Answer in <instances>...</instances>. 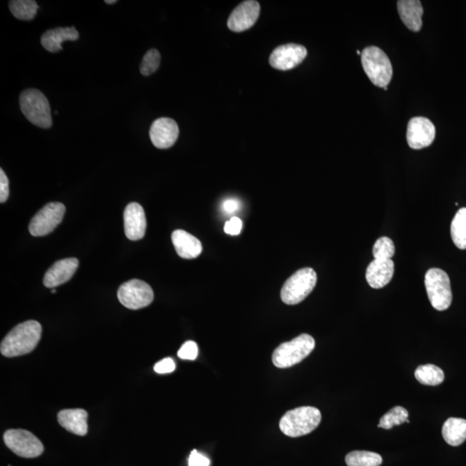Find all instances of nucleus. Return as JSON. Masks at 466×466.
Masks as SVG:
<instances>
[{"instance_id":"f257e3e1","label":"nucleus","mask_w":466,"mask_h":466,"mask_svg":"<svg viewBox=\"0 0 466 466\" xmlns=\"http://www.w3.org/2000/svg\"><path fill=\"white\" fill-rule=\"evenodd\" d=\"M41 336H42V325L39 322L36 321L23 322L13 328L3 339L0 352L6 358L28 354L39 345Z\"/></svg>"},{"instance_id":"f03ea898","label":"nucleus","mask_w":466,"mask_h":466,"mask_svg":"<svg viewBox=\"0 0 466 466\" xmlns=\"http://www.w3.org/2000/svg\"><path fill=\"white\" fill-rule=\"evenodd\" d=\"M321 421V411L314 407H300L287 411L280 421V429L287 436L297 438L316 429Z\"/></svg>"},{"instance_id":"7ed1b4c3","label":"nucleus","mask_w":466,"mask_h":466,"mask_svg":"<svg viewBox=\"0 0 466 466\" xmlns=\"http://www.w3.org/2000/svg\"><path fill=\"white\" fill-rule=\"evenodd\" d=\"M315 341L303 334L290 342L283 343L273 352L272 362L277 368L286 369L299 364L313 352Z\"/></svg>"},{"instance_id":"20e7f679","label":"nucleus","mask_w":466,"mask_h":466,"mask_svg":"<svg viewBox=\"0 0 466 466\" xmlns=\"http://www.w3.org/2000/svg\"><path fill=\"white\" fill-rule=\"evenodd\" d=\"M19 103L23 114L32 124L43 129L52 126L50 102L42 92L27 89L20 95Z\"/></svg>"},{"instance_id":"39448f33","label":"nucleus","mask_w":466,"mask_h":466,"mask_svg":"<svg viewBox=\"0 0 466 466\" xmlns=\"http://www.w3.org/2000/svg\"><path fill=\"white\" fill-rule=\"evenodd\" d=\"M362 66L373 84L385 88L392 81L393 68L388 56L378 47L365 48L361 54Z\"/></svg>"},{"instance_id":"423d86ee","label":"nucleus","mask_w":466,"mask_h":466,"mask_svg":"<svg viewBox=\"0 0 466 466\" xmlns=\"http://www.w3.org/2000/svg\"><path fill=\"white\" fill-rule=\"evenodd\" d=\"M317 283V274L312 268L297 270L284 283L281 298L284 303L296 305L310 296Z\"/></svg>"},{"instance_id":"0eeeda50","label":"nucleus","mask_w":466,"mask_h":466,"mask_svg":"<svg viewBox=\"0 0 466 466\" xmlns=\"http://www.w3.org/2000/svg\"><path fill=\"white\" fill-rule=\"evenodd\" d=\"M428 299L432 306L438 311H445L450 307L452 301L450 278L440 269H430L425 276Z\"/></svg>"},{"instance_id":"6e6552de","label":"nucleus","mask_w":466,"mask_h":466,"mask_svg":"<svg viewBox=\"0 0 466 466\" xmlns=\"http://www.w3.org/2000/svg\"><path fill=\"white\" fill-rule=\"evenodd\" d=\"M6 447L19 457H39L44 451L43 445L35 435L23 429H10L4 434Z\"/></svg>"},{"instance_id":"1a4fd4ad","label":"nucleus","mask_w":466,"mask_h":466,"mask_svg":"<svg viewBox=\"0 0 466 466\" xmlns=\"http://www.w3.org/2000/svg\"><path fill=\"white\" fill-rule=\"evenodd\" d=\"M118 298L123 306L129 310H138L152 304L154 292L148 283L141 280L133 279L119 287Z\"/></svg>"},{"instance_id":"9d476101","label":"nucleus","mask_w":466,"mask_h":466,"mask_svg":"<svg viewBox=\"0 0 466 466\" xmlns=\"http://www.w3.org/2000/svg\"><path fill=\"white\" fill-rule=\"evenodd\" d=\"M65 212L66 207L59 202H51L44 205L30 223V234L34 237H42L50 234L63 221Z\"/></svg>"},{"instance_id":"9b49d317","label":"nucleus","mask_w":466,"mask_h":466,"mask_svg":"<svg viewBox=\"0 0 466 466\" xmlns=\"http://www.w3.org/2000/svg\"><path fill=\"white\" fill-rule=\"evenodd\" d=\"M436 130L429 119L424 116L411 119L407 129V142L411 149L421 150L434 141Z\"/></svg>"},{"instance_id":"f8f14e48","label":"nucleus","mask_w":466,"mask_h":466,"mask_svg":"<svg viewBox=\"0 0 466 466\" xmlns=\"http://www.w3.org/2000/svg\"><path fill=\"white\" fill-rule=\"evenodd\" d=\"M307 56L306 48L300 44L290 43L277 47L270 57V63L279 70H290L303 63Z\"/></svg>"},{"instance_id":"ddd939ff","label":"nucleus","mask_w":466,"mask_h":466,"mask_svg":"<svg viewBox=\"0 0 466 466\" xmlns=\"http://www.w3.org/2000/svg\"><path fill=\"white\" fill-rule=\"evenodd\" d=\"M260 14V5L255 0L244 1L233 10L230 15L228 28L234 32H242L255 25Z\"/></svg>"},{"instance_id":"4468645a","label":"nucleus","mask_w":466,"mask_h":466,"mask_svg":"<svg viewBox=\"0 0 466 466\" xmlns=\"http://www.w3.org/2000/svg\"><path fill=\"white\" fill-rule=\"evenodd\" d=\"M179 136V128L172 119L161 118L153 122L150 130V138L157 149H169Z\"/></svg>"},{"instance_id":"2eb2a0df","label":"nucleus","mask_w":466,"mask_h":466,"mask_svg":"<svg viewBox=\"0 0 466 466\" xmlns=\"http://www.w3.org/2000/svg\"><path fill=\"white\" fill-rule=\"evenodd\" d=\"M146 216L141 205L132 202L124 212V227L126 237L130 241H136L145 237L146 232Z\"/></svg>"},{"instance_id":"dca6fc26","label":"nucleus","mask_w":466,"mask_h":466,"mask_svg":"<svg viewBox=\"0 0 466 466\" xmlns=\"http://www.w3.org/2000/svg\"><path fill=\"white\" fill-rule=\"evenodd\" d=\"M79 266V260L71 258L60 260L50 267L44 276V286L54 289L68 282L74 275Z\"/></svg>"},{"instance_id":"f3484780","label":"nucleus","mask_w":466,"mask_h":466,"mask_svg":"<svg viewBox=\"0 0 466 466\" xmlns=\"http://www.w3.org/2000/svg\"><path fill=\"white\" fill-rule=\"evenodd\" d=\"M395 272V263L392 259H374L366 270V280L373 289H382L392 281Z\"/></svg>"},{"instance_id":"a211bd4d","label":"nucleus","mask_w":466,"mask_h":466,"mask_svg":"<svg viewBox=\"0 0 466 466\" xmlns=\"http://www.w3.org/2000/svg\"><path fill=\"white\" fill-rule=\"evenodd\" d=\"M87 411L81 409H64L57 414L58 423L70 433L85 436L88 434Z\"/></svg>"},{"instance_id":"6ab92c4d","label":"nucleus","mask_w":466,"mask_h":466,"mask_svg":"<svg viewBox=\"0 0 466 466\" xmlns=\"http://www.w3.org/2000/svg\"><path fill=\"white\" fill-rule=\"evenodd\" d=\"M80 35L74 26L57 27L44 32L41 37V43L49 52L57 53L63 50L61 43L66 41H77Z\"/></svg>"},{"instance_id":"aec40b11","label":"nucleus","mask_w":466,"mask_h":466,"mask_svg":"<svg viewBox=\"0 0 466 466\" xmlns=\"http://www.w3.org/2000/svg\"><path fill=\"white\" fill-rule=\"evenodd\" d=\"M172 243L177 254L184 259L198 258L202 252V245L194 236L183 230H176L172 233Z\"/></svg>"},{"instance_id":"412c9836","label":"nucleus","mask_w":466,"mask_h":466,"mask_svg":"<svg viewBox=\"0 0 466 466\" xmlns=\"http://www.w3.org/2000/svg\"><path fill=\"white\" fill-rule=\"evenodd\" d=\"M397 10L401 19L407 29L412 32H420L423 27V8L418 0H400L397 2Z\"/></svg>"},{"instance_id":"4be33fe9","label":"nucleus","mask_w":466,"mask_h":466,"mask_svg":"<svg viewBox=\"0 0 466 466\" xmlns=\"http://www.w3.org/2000/svg\"><path fill=\"white\" fill-rule=\"evenodd\" d=\"M442 435L445 441L452 447L464 443L466 440V420L449 418L442 427Z\"/></svg>"},{"instance_id":"5701e85b","label":"nucleus","mask_w":466,"mask_h":466,"mask_svg":"<svg viewBox=\"0 0 466 466\" xmlns=\"http://www.w3.org/2000/svg\"><path fill=\"white\" fill-rule=\"evenodd\" d=\"M414 376L423 385L437 386L443 383L444 372L434 365H421L416 369Z\"/></svg>"},{"instance_id":"b1692460","label":"nucleus","mask_w":466,"mask_h":466,"mask_svg":"<svg viewBox=\"0 0 466 466\" xmlns=\"http://www.w3.org/2000/svg\"><path fill=\"white\" fill-rule=\"evenodd\" d=\"M451 236L458 249L466 250V208L459 209L452 219Z\"/></svg>"},{"instance_id":"393cba45","label":"nucleus","mask_w":466,"mask_h":466,"mask_svg":"<svg viewBox=\"0 0 466 466\" xmlns=\"http://www.w3.org/2000/svg\"><path fill=\"white\" fill-rule=\"evenodd\" d=\"M9 8L16 19L29 21L35 18L39 6L34 0H12L9 3Z\"/></svg>"},{"instance_id":"a878e982","label":"nucleus","mask_w":466,"mask_h":466,"mask_svg":"<svg viewBox=\"0 0 466 466\" xmlns=\"http://www.w3.org/2000/svg\"><path fill=\"white\" fill-rule=\"evenodd\" d=\"M348 466H380L382 465L381 455L368 451H354L345 457Z\"/></svg>"},{"instance_id":"bb28decb","label":"nucleus","mask_w":466,"mask_h":466,"mask_svg":"<svg viewBox=\"0 0 466 466\" xmlns=\"http://www.w3.org/2000/svg\"><path fill=\"white\" fill-rule=\"evenodd\" d=\"M407 417H409V412L407 409L403 407L396 406L381 418L378 427L383 429H392V427L399 426L404 423H409L410 421L407 420Z\"/></svg>"},{"instance_id":"cd10ccee","label":"nucleus","mask_w":466,"mask_h":466,"mask_svg":"<svg viewBox=\"0 0 466 466\" xmlns=\"http://www.w3.org/2000/svg\"><path fill=\"white\" fill-rule=\"evenodd\" d=\"M395 245L389 238L382 237L378 239L373 247L374 259H392L395 255Z\"/></svg>"},{"instance_id":"c85d7f7f","label":"nucleus","mask_w":466,"mask_h":466,"mask_svg":"<svg viewBox=\"0 0 466 466\" xmlns=\"http://www.w3.org/2000/svg\"><path fill=\"white\" fill-rule=\"evenodd\" d=\"M160 63L161 54L159 51L155 49L150 50L143 58L140 72L145 77H149L159 70Z\"/></svg>"},{"instance_id":"c756f323","label":"nucleus","mask_w":466,"mask_h":466,"mask_svg":"<svg viewBox=\"0 0 466 466\" xmlns=\"http://www.w3.org/2000/svg\"><path fill=\"white\" fill-rule=\"evenodd\" d=\"M199 349L196 343L194 341H187L181 346L178 352V357L187 361H194L197 358Z\"/></svg>"},{"instance_id":"7c9ffc66","label":"nucleus","mask_w":466,"mask_h":466,"mask_svg":"<svg viewBox=\"0 0 466 466\" xmlns=\"http://www.w3.org/2000/svg\"><path fill=\"white\" fill-rule=\"evenodd\" d=\"M154 369L159 374H166V373H171L176 369V363L171 358H166L163 361L156 363L154 366Z\"/></svg>"},{"instance_id":"2f4dec72","label":"nucleus","mask_w":466,"mask_h":466,"mask_svg":"<svg viewBox=\"0 0 466 466\" xmlns=\"http://www.w3.org/2000/svg\"><path fill=\"white\" fill-rule=\"evenodd\" d=\"M224 230L225 233L229 235H239L242 230L241 219L238 217H232L230 221L225 222Z\"/></svg>"},{"instance_id":"473e14b6","label":"nucleus","mask_w":466,"mask_h":466,"mask_svg":"<svg viewBox=\"0 0 466 466\" xmlns=\"http://www.w3.org/2000/svg\"><path fill=\"white\" fill-rule=\"evenodd\" d=\"M9 180L4 170H0V202L4 203L9 198Z\"/></svg>"},{"instance_id":"72a5a7b5","label":"nucleus","mask_w":466,"mask_h":466,"mask_svg":"<svg viewBox=\"0 0 466 466\" xmlns=\"http://www.w3.org/2000/svg\"><path fill=\"white\" fill-rule=\"evenodd\" d=\"M188 466H210V460L197 450L191 452Z\"/></svg>"},{"instance_id":"f704fd0d","label":"nucleus","mask_w":466,"mask_h":466,"mask_svg":"<svg viewBox=\"0 0 466 466\" xmlns=\"http://www.w3.org/2000/svg\"><path fill=\"white\" fill-rule=\"evenodd\" d=\"M222 208L227 214H233V212L239 210V201L236 199H227L223 202Z\"/></svg>"},{"instance_id":"c9c22d12","label":"nucleus","mask_w":466,"mask_h":466,"mask_svg":"<svg viewBox=\"0 0 466 466\" xmlns=\"http://www.w3.org/2000/svg\"><path fill=\"white\" fill-rule=\"evenodd\" d=\"M105 2L106 3V4L112 5V4H115V3L116 1V0H105Z\"/></svg>"},{"instance_id":"e433bc0d","label":"nucleus","mask_w":466,"mask_h":466,"mask_svg":"<svg viewBox=\"0 0 466 466\" xmlns=\"http://www.w3.org/2000/svg\"><path fill=\"white\" fill-rule=\"evenodd\" d=\"M51 292H52L53 294H54V293L57 292V290H54V289H52V290H51Z\"/></svg>"},{"instance_id":"4c0bfd02","label":"nucleus","mask_w":466,"mask_h":466,"mask_svg":"<svg viewBox=\"0 0 466 466\" xmlns=\"http://www.w3.org/2000/svg\"><path fill=\"white\" fill-rule=\"evenodd\" d=\"M357 54H361L362 53H361V51L357 50Z\"/></svg>"},{"instance_id":"58836bf2","label":"nucleus","mask_w":466,"mask_h":466,"mask_svg":"<svg viewBox=\"0 0 466 466\" xmlns=\"http://www.w3.org/2000/svg\"><path fill=\"white\" fill-rule=\"evenodd\" d=\"M383 89H385V90H386V91L388 90V88H387V87L383 88Z\"/></svg>"}]
</instances>
